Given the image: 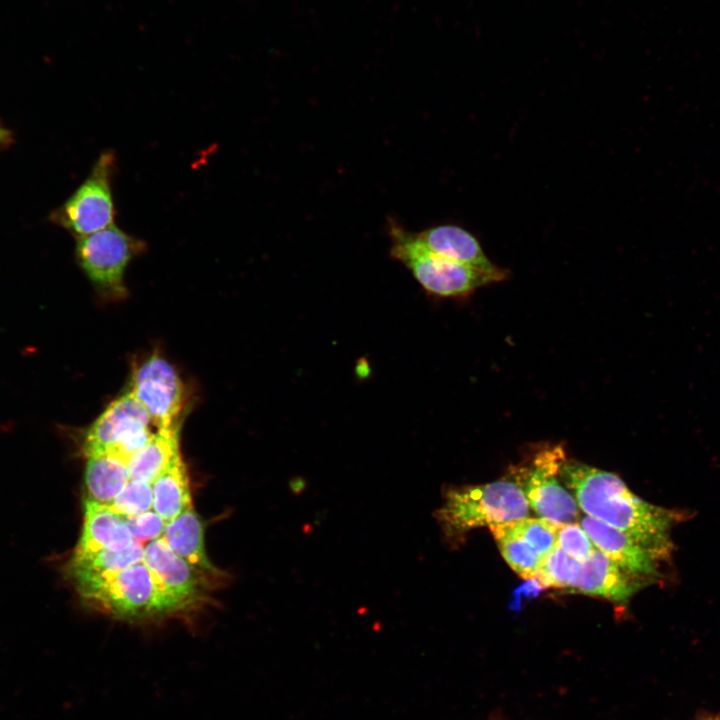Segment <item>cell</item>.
Here are the masks:
<instances>
[{"instance_id":"7402d4cb","label":"cell","mask_w":720,"mask_h":720,"mask_svg":"<svg viewBox=\"0 0 720 720\" xmlns=\"http://www.w3.org/2000/svg\"><path fill=\"white\" fill-rule=\"evenodd\" d=\"M512 535L528 543L543 558L556 546V532L559 524L546 519L523 518L503 523Z\"/></svg>"},{"instance_id":"277c9868","label":"cell","mask_w":720,"mask_h":720,"mask_svg":"<svg viewBox=\"0 0 720 720\" xmlns=\"http://www.w3.org/2000/svg\"><path fill=\"white\" fill-rule=\"evenodd\" d=\"M77 592L88 606L123 620L136 621L178 612L143 561L101 577Z\"/></svg>"},{"instance_id":"ba28073f","label":"cell","mask_w":720,"mask_h":720,"mask_svg":"<svg viewBox=\"0 0 720 720\" xmlns=\"http://www.w3.org/2000/svg\"><path fill=\"white\" fill-rule=\"evenodd\" d=\"M145 248L143 240L113 224L79 237L76 257L82 270L97 288L121 296L125 292L126 268Z\"/></svg>"},{"instance_id":"30bf717a","label":"cell","mask_w":720,"mask_h":720,"mask_svg":"<svg viewBox=\"0 0 720 720\" xmlns=\"http://www.w3.org/2000/svg\"><path fill=\"white\" fill-rule=\"evenodd\" d=\"M143 562L157 578L177 611L201 602L215 579L176 555L161 537L144 546Z\"/></svg>"},{"instance_id":"484cf974","label":"cell","mask_w":720,"mask_h":720,"mask_svg":"<svg viewBox=\"0 0 720 720\" xmlns=\"http://www.w3.org/2000/svg\"><path fill=\"white\" fill-rule=\"evenodd\" d=\"M11 142V134L8 130L0 126V148Z\"/></svg>"},{"instance_id":"5bb4252c","label":"cell","mask_w":720,"mask_h":720,"mask_svg":"<svg viewBox=\"0 0 720 720\" xmlns=\"http://www.w3.org/2000/svg\"><path fill=\"white\" fill-rule=\"evenodd\" d=\"M638 579L611 561L597 548L582 563L579 581L574 591L624 603L641 588Z\"/></svg>"},{"instance_id":"4fadbf2b","label":"cell","mask_w":720,"mask_h":720,"mask_svg":"<svg viewBox=\"0 0 720 720\" xmlns=\"http://www.w3.org/2000/svg\"><path fill=\"white\" fill-rule=\"evenodd\" d=\"M83 512L81 536L74 552L122 551L134 541L123 516L108 505L85 498Z\"/></svg>"},{"instance_id":"8992f818","label":"cell","mask_w":720,"mask_h":720,"mask_svg":"<svg viewBox=\"0 0 720 720\" xmlns=\"http://www.w3.org/2000/svg\"><path fill=\"white\" fill-rule=\"evenodd\" d=\"M565 456L560 444L544 446L535 453L529 466L510 468L529 506L540 518L556 524L575 522L580 509L575 498L558 480Z\"/></svg>"},{"instance_id":"d4e9b609","label":"cell","mask_w":720,"mask_h":720,"mask_svg":"<svg viewBox=\"0 0 720 720\" xmlns=\"http://www.w3.org/2000/svg\"><path fill=\"white\" fill-rule=\"evenodd\" d=\"M123 518L133 539L143 545L163 536L166 522L153 509Z\"/></svg>"},{"instance_id":"8fae6325","label":"cell","mask_w":720,"mask_h":720,"mask_svg":"<svg viewBox=\"0 0 720 720\" xmlns=\"http://www.w3.org/2000/svg\"><path fill=\"white\" fill-rule=\"evenodd\" d=\"M580 525L594 546L628 574L641 580L657 574L654 556L625 533L588 515Z\"/></svg>"},{"instance_id":"cb8c5ba5","label":"cell","mask_w":720,"mask_h":720,"mask_svg":"<svg viewBox=\"0 0 720 720\" xmlns=\"http://www.w3.org/2000/svg\"><path fill=\"white\" fill-rule=\"evenodd\" d=\"M556 546L581 563L596 549L581 525L575 522L558 525Z\"/></svg>"},{"instance_id":"d6986e66","label":"cell","mask_w":720,"mask_h":720,"mask_svg":"<svg viewBox=\"0 0 720 720\" xmlns=\"http://www.w3.org/2000/svg\"><path fill=\"white\" fill-rule=\"evenodd\" d=\"M180 454L178 428L158 430L130 460L131 480L152 483Z\"/></svg>"},{"instance_id":"603a6c76","label":"cell","mask_w":720,"mask_h":720,"mask_svg":"<svg viewBox=\"0 0 720 720\" xmlns=\"http://www.w3.org/2000/svg\"><path fill=\"white\" fill-rule=\"evenodd\" d=\"M108 506L122 516L137 515L153 509L152 483L130 479Z\"/></svg>"},{"instance_id":"44dd1931","label":"cell","mask_w":720,"mask_h":720,"mask_svg":"<svg viewBox=\"0 0 720 720\" xmlns=\"http://www.w3.org/2000/svg\"><path fill=\"white\" fill-rule=\"evenodd\" d=\"M582 570V563L555 546L541 560L537 581L542 588L575 590Z\"/></svg>"},{"instance_id":"9a60e30c","label":"cell","mask_w":720,"mask_h":720,"mask_svg":"<svg viewBox=\"0 0 720 720\" xmlns=\"http://www.w3.org/2000/svg\"><path fill=\"white\" fill-rule=\"evenodd\" d=\"M144 546L134 540L122 551L74 552L66 566V574L77 591L101 577L143 561Z\"/></svg>"},{"instance_id":"5b68a950","label":"cell","mask_w":720,"mask_h":720,"mask_svg":"<svg viewBox=\"0 0 720 720\" xmlns=\"http://www.w3.org/2000/svg\"><path fill=\"white\" fill-rule=\"evenodd\" d=\"M117 157L111 149L104 150L94 162L89 175L53 214L55 222L77 238L114 224L115 204L113 179Z\"/></svg>"},{"instance_id":"4316f807","label":"cell","mask_w":720,"mask_h":720,"mask_svg":"<svg viewBox=\"0 0 720 720\" xmlns=\"http://www.w3.org/2000/svg\"><path fill=\"white\" fill-rule=\"evenodd\" d=\"M300 482H301V480H297L295 483L291 484V488H292V490H294L295 493H299L304 489V485L303 484L300 485L299 484Z\"/></svg>"},{"instance_id":"7a4b0ae2","label":"cell","mask_w":720,"mask_h":720,"mask_svg":"<svg viewBox=\"0 0 720 720\" xmlns=\"http://www.w3.org/2000/svg\"><path fill=\"white\" fill-rule=\"evenodd\" d=\"M528 501L508 471L497 481L447 489L435 516L447 538L456 539L471 529L526 518Z\"/></svg>"},{"instance_id":"2e32d148","label":"cell","mask_w":720,"mask_h":720,"mask_svg":"<svg viewBox=\"0 0 720 720\" xmlns=\"http://www.w3.org/2000/svg\"><path fill=\"white\" fill-rule=\"evenodd\" d=\"M162 538L191 566L215 579L219 577L206 555L203 525L193 506L166 523Z\"/></svg>"},{"instance_id":"52a82bcc","label":"cell","mask_w":720,"mask_h":720,"mask_svg":"<svg viewBox=\"0 0 720 720\" xmlns=\"http://www.w3.org/2000/svg\"><path fill=\"white\" fill-rule=\"evenodd\" d=\"M150 417L128 391L112 403L88 428L83 443L85 456L111 453L128 464L152 438Z\"/></svg>"},{"instance_id":"7c38bea8","label":"cell","mask_w":720,"mask_h":720,"mask_svg":"<svg viewBox=\"0 0 720 720\" xmlns=\"http://www.w3.org/2000/svg\"><path fill=\"white\" fill-rule=\"evenodd\" d=\"M432 252L447 259L476 268L505 280L509 271L494 264L485 254L479 240L455 224H440L416 233Z\"/></svg>"},{"instance_id":"6da1fadb","label":"cell","mask_w":720,"mask_h":720,"mask_svg":"<svg viewBox=\"0 0 720 720\" xmlns=\"http://www.w3.org/2000/svg\"><path fill=\"white\" fill-rule=\"evenodd\" d=\"M558 476L586 515L625 533L656 560L671 552L676 512L645 502L619 476L576 460L565 459Z\"/></svg>"},{"instance_id":"3957f363","label":"cell","mask_w":720,"mask_h":720,"mask_svg":"<svg viewBox=\"0 0 720 720\" xmlns=\"http://www.w3.org/2000/svg\"><path fill=\"white\" fill-rule=\"evenodd\" d=\"M390 256L403 264L421 287L432 296L465 297L500 278L442 257L429 250L416 232L391 219L388 224Z\"/></svg>"},{"instance_id":"e0dca14e","label":"cell","mask_w":720,"mask_h":720,"mask_svg":"<svg viewBox=\"0 0 720 720\" xmlns=\"http://www.w3.org/2000/svg\"><path fill=\"white\" fill-rule=\"evenodd\" d=\"M129 480L128 463L119 456L111 453L87 456L84 474L87 499L110 505Z\"/></svg>"},{"instance_id":"9c48e42d","label":"cell","mask_w":720,"mask_h":720,"mask_svg":"<svg viewBox=\"0 0 720 720\" xmlns=\"http://www.w3.org/2000/svg\"><path fill=\"white\" fill-rule=\"evenodd\" d=\"M130 392L146 409L158 430L176 427L183 405V385L175 369L154 355L134 371Z\"/></svg>"},{"instance_id":"ac0fdd59","label":"cell","mask_w":720,"mask_h":720,"mask_svg":"<svg viewBox=\"0 0 720 720\" xmlns=\"http://www.w3.org/2000/svg\"><path fill=\"white\" fill-rule=\"evenodd\" d=\"M153 510L170 522L192 507L189 477L181 455L152 482Z\"/></svg>"},{"instance_id":"ffe728a7","label":"cell","mask_w":720,"mask_h":720,"mask_svg":"<svg viewBox=\"0 0 720 720\" xmlns=\"http://www.w3.org/2000/svg\"><path fill=\"white\" fill-rule=\"evenodd\" d=\"M489 528L508 565L522 578L535 580L542 560L537 551L508 532L503 524L491 525Z\"/></svg>"}]
</instances>
